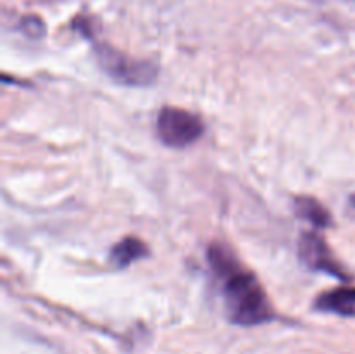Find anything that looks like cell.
Segmentation results:
<instances>
[{"label": "cell", "mask_w": 355, "mask_h": 354, "mask_svg": "<svg viewBox=\"0 0 355 354\" xmlns=\"http://www.w3.org/2000/svg\"><path fill=\"white\" fill-rule=\"evenodd\" d=\"M297 214L300 217L307 219L309 222H312L318 228H326L329 226V214L326 212V208L321 203H318L312 198H298L297 200Z\"/></svg>", "instance_id": "52a82bcc"}, {"label": "cell", "mask_w": 355, "mask_h": 354, "mask_svg": "<svg viewBox=\"0 0 355 354\" xmlns=\"http://www.w3.org/2000/svg\"><path fill=\"white\" fill-rule=\"evenodd\" d=\"M23 30L24 33L30 35V37H40L44 26H42V21L37 19V17H28L23 23Z\"/></svg>", "instance_id": "ba28073f"}, {"label": "cell", "mask_w": 355, "mask_h": 354, "mask_svg": "<svg viewBox=\"0 0 355 354\" xmlns=\"http://www.w3.org/2000/svg\"><path fill=\"white\" fill-rule=\"evenodd\" d=\"M97 58H99L101 66L114 80L128 83V85H146V83H151L156 76L153 65L125 58L123 54L110 47L97 49Z\"/></svg>", "instance_id": "3957f363"}, {"label": "cell", "mask_w": 355, "mask_h": 354, "mask_svg": "<svg viewBox=\"0 0 355 354\" xmlns=\"http://www.w3.org/2000/svg\"><path fill=\"white\" fill-rule=\"evenodd\" d=\"M159 139L170 148H186L203 134V124L189 111L179 108H163L156 124Z\"/></svg>", "instance_id": "7a4b0ae2"}, {"label": "cell", "mask_w": 355, "mask_h": 354, "mask_svg": "<svg viewBox=\"0 0 355 354\" xmlns=\"http://www.w3.org/2000/svg\"><path fill=\"white\" fill-rule=\"evenodd\" d=\"M300 257L305 264L318 271H328L331 274H338L335 262L331 259L324 239L319 235H304L300 239Z\"/></svg>", "instance_id": "277c9868"}, {"label": "cell", "mask_w": 355, "mask_h": 354, "mask_svg": "<svg viewBox=\"0 0 355 354\" xmlns=\"http://www.w3.org/2000/svg\"><path fill=\"white\" fill-rule=\"evenodd\" d=\"M148 255V248L137 238H125L113 246L111 250V262L116 266H128L134 260Z\"/></svg>", "instance_id": "8992f818"}, {"label": "cell", "mask_w": 355, "mask_h": 354, "mask_svg": "<svg viewBox=\"0 0 355 354\" xmlns=\"http://www.w3.org/2000/svg\"><path fill=\"white\" fill-rule=\"evenodd\" d=\"M210 262L224 280V298L231 321L252 326L272 319V309L257 278L243 271L234 257L220 245L210 248Z\"/></svg>", "instance_id": "6da1fadb"}, {"label": "cell", "mask_w": 355, "mask_h": 354, "mask_svg": "<svg viewBox=\"0 0 355 354\" xmlns=\"http://www.w3.org/2000/svg\"><path fill=\"white\" fill-rule=\"evenodd\" d=\"M352 203H354V207H355V194L352 196Z\"/></svg>", "instance_id": "9c48e42d"}, {"label": "cell", "mask_w": 355, "mask_h": 354, "mask_svg": "<svg viewBox=\"0 0 355 354\" xmlns=\"http://www.w3.org/2000/svg\"><path fill=\"white\" fill-rule=\"evenodd\" d=\"M318 307L343 316L355 314V288H340V290L324 294L318 301Z\"/></svg>", "instance_id": "5b68a950"}]
</instances>
